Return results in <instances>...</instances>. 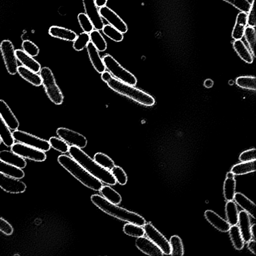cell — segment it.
I'll list each match as a JSON object with an SVG mask.
<instances>
[{"instance_id":"6da1fadb","label":"cell","mask_w":256,"mask_h":256,"mask_svg":"<svg viewBox=\"0 0 256 256\" xmlns=\"http://www.w3.org/2000/svg\"><path fill=\"white\" fill-rule=\"evenodd\" d=\"M101 78L114 91L138 103L146 106H152L155 103V100L152 96L132 85L116 79L108 71L103 72Z\"/></svg>"},{"instance_id":"7a4b0ae2","label":"cell","mask_w":256,"mask_h":256,"mask_svg":"<svg viewBox=\"0 0 256 256\" xmlns=\"http://www.w3.org/2000/svg\"><path fill=\"white\" fill-rule=\"evenodd\" d=\"M70 156L87 171L101 182L110 185H115L117 181L108 170L85 153L81 148L72 146L68 152Z\"/></svg>"},{"instance_id":"3957f363","label":"cell","mask_w":256,"mask_h":256,"mask_svg":"<svg viewBox=\"0 0 256 256\" xmlns=\"http://www.w3.org/2000/svg\"><path fill=\"white\" fill-rule=\"evenodd\" d=\"M91 200L96 206L106 214L118 219L141 227L146 223L145 219L137 213L112 204L99 195H92Z\"/></svg>"},{"instance_id":"277c9868","label":"cell","mask_w":256,"mask_h":256,"mask_svg":"<svg viewBox=\"0 0 256 256\" xmlns=\"http://www.w3.org/2000/svg\"><path fill=\"white\" fill-rule=\"evenodd\" d=\"M58 161L71 175L85 186L97 191L102 187L101 181L90 174L73 158L62 155L58 157Z\"/></svg>"},{"instance_id":"5b68a950","label":"cell","mask_w":256,"mask_h":256,"mask_svg":"<svg viewBox=\"0 0 256 256\" xmlns=\"http://www.w3.org/2000/svg\"><path fill=\"white\" fill-rule=\"evenodd\" d=\"M46 93L52 102L57 105H61L64 96L58 86L52 70L47 67L42 68L40 71Z\"/></svg>"},{"instance_id":"8992f818","label":"cell","mask_w":256,"mask_h":256,"mask_svg":"<svg viewBox=\"0 0 256 256\" xmlns=\"http://www.w3.org/2000/svg\"><path fill=\"white\" fill-rule=\"evenodd\" d=\"M103 60L106 69L116 79L128 84L135 86L137 83L136 77L124 68L111 55H105Z\"/></svg>"},{"instance_id":"52a82bcc","label":"cell","mask_w":256,"mask_h":256,"mask_svg":"<svg viewBox=\"0 0 256 256\" xmlns=\"http://www.w3.org/2000/svg\"><path fill=\"white\" fill-rule=\"evenodd\" d=\"M15 141L43 152L51 149L49 142L21 130H16L12 133Z\"/></svg>"},{"instance_id":"ba28073f","label":"cell","mask_w":256,"mask_h":256,"mask_svg":"<svg viewBox=\"0 0 256 256\" xmlns=\"http://www.w3.org/2000/svg\"><path fill=\"white\" fill-rule=\"evenodd\" d=\"M0 51L7 72L11 75H16L18 68V60L12 42L9 40H3L0 44Z\"/></svg>"},{"instance_id":"9c48e42d","label":"cell","mask_w":256,"mask_h":256,"mask_svg":"<svg viewBox=\"0 0 256 256\" xmlns=\"http://www.w3.org/2000/svg\"><path fill=\"white\" fill-rule=\"evenodd\" d=\"M11 151L23 158L41 162L45 161L47 155L45 152L21 143H15L11 147Z\"/></svg>"},{"instance_id":"30bf717a","label":"cell","mask_w":256,"mask_h":256,"mask_svg":"<svg viewBox=\"0 0 256 256\" xmlns=\"http://www.w3.org/2000/svg\"><path fill=\"white\" fill-rule=\"evenodd\" d=\"M145 234L166 255H171V248L170 242L151 223H146L144 226Z\"/></svg>"},{"instance_id":"8fae6325","label":"cell","mask_w":256,"mask_h":256,"mask_svg":"<svg viewBox=\"0 0 256 256\" xmlns=\"http://www.w3.org/2000/svg\"><path fill=\"white\" fill-rule=\"evenodd\" d=\"M56 133L61 139L72 146L82 149L86 147L87 145L88 141L86 137L67 128H59Z\"/></svg>"},{"instance_id":"7c38bea8","label":"cell","mask_w":256,"mask_h":256,"mask_svg":"<svg viewBox=\"0 0 256 256\" xmlns=\"http://www.w3.org/2000/svg\"><path fill=\"white\" fill-rule=\"evenodd\" d=\"M99 11L102 18L106 20L110 25L123 34L128 32V27L126 23L113 10L105 6L100 8Z\"/></svg>"},{"instance_id":"4fadbf2b","label":"cell","mask_w":256,"mask_h":256,"mask_svg":"<svg viewBox=\"0 0 256 256\" xmlns=\"http://www.w3.org/2000/svg\"><path fill=\"white\" fill-rule=\"evenodd\" d=\"M0 188L7 193L19 194L25 192L27 186L19 179L0 173Z\"/></svg>"},{"instance_id":"5bb4252c","label":"cell","mask_w":256,"mask_h":256,"mask_svg":"<svg viewBox=\"0 0 256 256\" xmlns=\"http://www.w3.org/2000/svg\"><path fill=\"white\" fill-rule=\"evenodd\" d=\"M83 3L85 12L94 28L99 31L102 30L104 23L95 0H83Z\"/></svg>"},{"instance_id":"9a60e30c","label":"cell","mask_w":256,"mask_h":256,"mask_svg":"<svg viewBox=\"0 0 256 256\" xmlns=\"http://www.w3.org/2000/svg\"><path fill=\"white\" fill-rule=\"evenodd\" d=\"M0 115L7 124L10 129L16 130L20 126L19 122L6 102L0 100Z\"/></svg>"},{"instance_id":"2e32d148","label":"cell","mask_w":256,"mask_h":256,"mask_svg":"<svg viewBox=\"0 0 256 256\" xmlns=\"http://www.w3.org/2000/svg\"><path fill=\"white\" fill-rule=\"evenodd\" d=\"M135 244L139 250L147 255L156 256L164 255L162 251L153 242L143 236L138 238Z\"/></svg>"},{"instance_id":"e0dca14e","label":"cell","mask_w":256,"mask_h":256,"mask_svg":"<svg viewBox=\"0 0 256 256\" xmlns=\"http://www.w3.org/2000/svg\"><path fill=\"white\" fill-rule=\"evenodd\" d=\"M206 220L216 229L222 232H227L231 227L228 221L223 219L216 213L208 210L204 214Z\"/></svg>"},{"instance_id":"ac0fdd59","label":"cell","mask_w":256,"mask_h":256,"mask_svg":"<svg viewBox=\"0 0 256 256\" xmlns=\"http://www.w3.org/2000/svg\"><path fill=\"white\" fill-rule=\"evenodd\" d=\"M238 223L239 229L245 242L247 243L252 238L250 215L245 211L239 213Z\"/></svg>"},{"instance_id":"d6986e66","label":"cell","mask_w":256,"mask_h":256,"mask_svg":"<svg viewBox=\"0 0 256 256\" xmlns=\"http://www.w3.org/2000/svg\"><path fill=\"white\" fill-rule=\"evenodd\" d=\"M15 53L17 60L23 66L37 73L40 71L41 69L40 64L33 57L21 49L16 50Z\"/></svg>"},{"instance_id":"ffe728a7","label":"cell","mask_w":256,"mask_h":256,"mask_svg":"<svg viewBox=\"0 0 256 256\" xmlns=\"http://www.w3.org/2000/svg\"><path fill=\"white\" fill-rule=\"evenodd\" d=\"M87 49L90 60L96 71L100 74L106 71L103 59L101 58L98 50L91 42L89 43Z\"/></svg>"},{"instance_id":"44dd1931","label":"cell","mask_w":256,"mask_h":256,"mask_svg":"<svg viewBox=\"0 0 256 256\" xmlns=\"http://www.w3.org/2000/svg\"><path fill=\"white\" fill-rule=\"evenodd\" d=\"M0 159L20 169H24L27 166V162L24 158L13 152L3 150L0 151Z\"/></svg>"},{"instance_id":"7402d4cb","label":"cell","mask_w":256,"mask_h":256,"mask_svg":"<svg viewBox=\"0 0 256 256\" xmlns=\"http://www.w3.org/2000/svg\"><path fill=\"white\" fill-rule=\"evenodd\" d=\"M234 200L250 216L255 219L256 206L253 201L242 193L239 192L236 193Z\"/></svg>"},{"instance_id":"603a6c76","label":"cell","mask_w":256,"mask_h":256,"mask_svg":"<svg viewBox=\"0 0 256 256\" xmlns=\"http://www.w3.org/2000/svg\"><path fill=\"white\" fill-rule=\"evenodd\" d=\"M49 34L53 37L67 41H74L77 37L74 31L57 26H51L49 28Z\"/></svg>"},{"instance_id":"cb8c5ba5","label":"cell","mask_w":256,"mask_h":256,"mask_svg":"<svg viewBox=\"0 0 256 256\" xmlns=\"http://www.w3.org/2000/svg\"><path fill=\"white\" fill-rule=\"evenodd\" d=\"M17 73L24 80L35 87H39L42 85L41 76L23 66H18Z\"/></svg>"},{"instance_id":"d4e9b609","label":"cell","mask_w":256,"mask_h":256,"mask_svg":"<svg viewBox=\"0 0 256 256\" xmlns=\"http://www.w3.org/2000/svg\"><path fill=\"white\" fill-rule=\"evenodd\" d=\"M247 13L240 12L237 15L232 36L235 40H241L247 26Z\"/></svg>"},{"instance_id":"484cf974","label":"cell","mask_w":256,"mask_h":256,"mask_svg":"<svg viewBox=\"0 0 256 256\" xmlns=\"http://www.w3.org/2000/svg\"><path fill=\"white\" fill-rule=\"evenodd\" d=\"M0 173L19 180L23 179L25 175L22 169L12 166L1 159H0Z\"/></svg>"},{"instance_id":"4316f807","label":"cell","mask_w":256,"mask_h":256,"mask_svg":"<svg viewBox=\"0 0 256 256\" xmlns=\"http://www.w3.org/2000/svg\"><path fill=\"white\" fill-rule=\"evenodd\" d=\"M235 175L231 172L227 173L224 183V196L227 201H233L236 194Z\"/></svg>"},{"instance_id":"83f0119b","label":"cell","mask_w":256,"mask_h":256,"mask_svg":"<svg viewBox=\"0 0 256 256\" xmlns=\"http://www.w3.org/2000/svg\"><path fill=\"white\" fill-rule=\"evenodd\" d=\"M0 138L7 147H11L15 143L13 133L7 124L0 115Z\"/></svg>"},{"instance_id":"f1b7e54d","label":"cell","mask_w":256,"mask_h":256,"mask_svg":"<svg viewBox=\"0 0 256 256\" xmlns=\"http://www.w3.org/2000/svg\"><path fill=\"white\" fill-rule=\"evenodd\" d=\"M255 171L256 160L237 164L231 169V172L235 175H242Z\"/></svg>"},{"instance_id":"f546056e","label":"cell","mask_w":256,"mask_h":256,"mask_svg":"<svg viewBox=\"0 0 256 256\" xmlns=\"http://www.w3.org/2000/svg\"><path fill=\"white\" fill-rule=\"evenodd\" d=\"M233 47L243 61L249 64L253 63V56L241 40H235L233 43Z\"/></svg>"},{"instance_id":"4dcf8cb0","label":"cell","mask_w":256,"mask_h":256,"mask_svg":"<svg viewBox=\"0 0 256 256\" xmlns=\"http://www.w3.org/2000/svg\"><path fill=\"white\" fill-rule=\"evenodd\" d=\"M227 221L231 226L238 224L239 213L236 203L233 201H227L225 206Z\"/></svg>"},{"instance_id":"1f68e13d","label":"cell","mask_w":256,"mask_h":256,"mask_svg":"<svg viewBox=\"0 0 256 256\" xmlns=\"http://www.w3.org/2000/svg\"><path fill=\"white\" fill-rule=\"evenodd\" d=\"M90 41L99 52H104L107 49V43L101 33L97 30H93L89 33Z\"/></svg>"},{"instance_id":"d6a6232c","label":"cell","mask_w":256,"mask_h":256,"mask_svg":"<svg viewBox=\"0 0 256 256\" xmlns=\"http://www.w3.org/2000/svg\"><path fill=\"white\" fill-rule=\"evenodd\" d=\"M229 232L234 248L237 250H242L244 246L245 242L239 227L237 225L231 226Z\"/></svg>"},{"instance_id":"836d02e7","label":"cell","mask_w":256,"mask_h":256,"mask_svg":"<svg viewBox=\"0 0 256 256\" xmlns=\"http://www.w3.org/2000/svg\"><path fill=\"white\" fill-rule=\"evenodd\" d=\"M99 191L104 198L112 204L118 205L122 202L121 195L109 186H102Z\"/></svg>"},{"instance_id":"e575fe53","label":"cell","mask_w":256,"mask_h":256,"mask_svg":"<svg viewBox=\"0 0 256 256\" xmlns=\"http://www.w3.org/2000/svg\"><path fill=\"white\" fill-rule=\"evenodd\" d=\"M170 244L171 248V255L172 256H183L184 254V247L181 239L177 235L171 237Z\"/></svg>"},{"instance_id":"d590c367","label":"cell","mask_w":256,"mask_h":256,"mask_svg":"<svg viewBox=\"0 0 256 256\" xmlns=\"http://www.w3.org/2000/svg\"><path fill=\"white\" fill-rule=\"evenodd\" d=\"M90 42L89 34L83 32L77 36L73 43V48L77 51H82L87 47Z\"/></svg>"},{"instance_id":"8d00e7d4","label":"cell","mask_w":256,"mask_h":256,"mask_svg":"<svg viewBox=\"0 0 256 256\" xmlns=\"http://www.w3.org/2000/svg\"><path fill=\"white\" fill-rule=\"evenodd\" d=\"M244 36L248 43L252 54L255 56L256 43L255 28L249 26H247L244 32Z\"/></svg>"},{"instance_id":"74e56055","label":"cell","mask_w":256,"mask_h":256,"mask_svg":"<svg viewBox=\"0 0 256 256\" xmlns=\"http://www.w3.org/2000/svg\"><path fill=\"white\" fill-rule=\"evenodd\" d=\"M102 31L105 35L116 42H120L124 39L123 34L110 24L104 25Z\"/></svg>"},{"instance_id":"f35d334b","label":"cell","mask_w":256,"mask_h":256,"mask_svg":"<svg viewBox=\"0 0 256 256\" xmlns=\"http://www.w3.org/2000/svg\"><path fill=\"white\" fill-rule=\"evenodd\" d=\"M123 231L128 236L137 238L143 237L145 234L144 228L132 223L125 225Z\"/></svg>"},{"instance_id":"ab89813d","label":"cell","mask_w":256,"mask_h":256,"mask_svg":"<svg viewBox=\"0 0 256 256\" xmlns=\"http://www.w3.org/2000/svg\"><path fill=\"white\" fill-rule=\"evenodd\" d=\"M236 84L239 87L252 90H255L256 87V79L254 77L242 76L236 80Z\"/></svg>"},{"instance_id":"60d3db41","label":"cell","mask_w":256,"mask_h":256,"mask_svg":"<svg viewBox=\"0 0 256 256\" xmlns=\"http://www.w3.org/2000/svg\"><path fill=\"white\" fill-rule=\"evenodd\" d=\"M94 160L100 166L108 170H111L115 163L109 156L102 153H97L94 156Z\"/></svg>"},{"instance_id":"b9f144b4","label":"cell","mask_w":256,"mask_h":256,"mask_svg":"<svg viewBox=\"0 0 256 256\" xmlns=\"http://www.w3.org/2000/svg\"><path fill=\"white\" fill-rule=\"evenodd\" d=\"M49 142L51 147L55 150L62 153H66L69 152L70 147L63 140L56 137H52L50 138Z\"/></svg>"},{"instance_id":"7bdbcfd3","label":"cell","mask_w":256,"mask_h":256,"mask_svg":"<svg viewBox=\"0 0 256 256\" xmlns=\"http://www.w3.org/2000/svg\"><path fill=\"white\" fill-rule=\"evenodd\" d=\"M78 20L84 32L89 34L94 30V26L86 14L80 13L78 16Z\"/></svg>"},{"instance_id":"ee69618b","label":"cell","mask_w":256,"mask_h":256,"mask_svg":"<svg viewBox=\"0 0 256 256\" xmlns=\"http://www.w3.org/2000/svg\"><path fill=\"white\" fill-rule=\"evenodd\" d=\"M111 172L119 184L125 185L127 184L128 181L127 175L121 167L115 166L111 170Z\"/></svg>"},{"instance_id":"f6af8a7d","label":"cell","mask_w":256,"mask_h":256,"mask_svg":"<svg viewBox=\"0 0 256 256\" xmlns=\"http://www.w3.org/2000/svg\"><path fill=\"white\" fill-rule=\"evenodd\" d=\"M224 1L232 5L242 12L248 13L251 8V3L248 0H223Z\"/></svg>"},{"instance_id":"bcb514c9","label":"cell","mask_w":256,"mask_h":256,"mask_svg":"<svg viewBox=\"0 0 256 256\" xmlns=\"http://www.w3.org/2000/svg\"><path fill=\"white\" fill-rule=\"evenodd\" d=\"M22 47L26 53L33 57L37 56L40 52L39 47L33 42L28 40L23 42Z\"/></svg>"},{"instance_id":"7dc6e473","label":"cell","mask_w":256,"mask_h":256,"mask_svg":"<svg viewBox=\"0 0 256 256\" xmlns=\"http://www.w3.org/2000/svg\"><path fill=\"white\" fill-rule=\"evenodd\" d=\"M247 25L254 28L256 27V0H253L250 10L247 13Z\"/></svg>"},{"instance_id":"c3c4849f","label":"cell","mask_w":256,"mask_h":256,"mask_svg":"<svg viewBox=\"0 0 256 256\" xmlns=\"http://www.w3.org/2000/svg\"><path fill=\"white\" fill-rule=\"evenodd\" d=\"M0 231L7 236H10L14 232V228L7 221L0 217Z\"/></svg>"},{"instance_id":"681fc988","label":"cell","mask_w":256,"mask_h":256,"mask_svg":"<svg viewBox=\"0 0 256 256\" xmlns=\"http://www.w3.org/2000/svg\"><path fill=\"white\" fill-rule=\"evenodd\" d=\"M256 152L255 149H251L242 153L239 156V160L242 162H249L256 160Z\"/></svg>"},{"instance_id":"f907efd6","label":"cell","mask_w":256,"mask_h":256,"mask_svg":"<svg viewBox=\"0 0 256 256\" xmlns=\"http://www.w3.org/2000/svg\"><path fill=\"white\" fill-rule=\"evenodd\" d=\"M247 246L248 249L254 255L256 254V240L251 239L248 242Z\"/></svg>"},{"instance_id":"816d5d0a","label":"cell","mask_w":256,"mask_h":256,"mask_svg":"<svg viewBox=\"0 0 256 256\" xmlns=\"http://www.w3.org/2000/svg\"><path fill=\"white\" fill-rule=\"evenodd\" d=\"M95 3L98 7L106 6L108 0H95Z\"/></svg>"},{"instance_id":"f5cc1de1","label":"cell","mask_w":256,"mask_h":256,"mask_svg":"<svg viewBox=\"0 0 256 256\" xmlns=\"http://www.w3.org/2000/svg\"><path fill=\"white\" fill-rule=\"evenodd\" d=\"M204 86L207 88H210L213 86L214 82L211 79H207L204 83Z\"/></svg>"},{"instance_id":"db71d44e","label":"cell","mask_w":256,"mask_h":256,"mask_svg":"<svg viewBox=\"0 0 256 256\" xmlns=\"http://www.w3.org/2000/svg\"><path fill=\"white\" fill-rule=\"evenodd\" d=\"M251 234L252 238L253 239H256V225L255 223L251 225Z\"/></svg>"},{"instance_id":"11a10c76","label":"cell","mask_w":256,"mask_h":256,"mask_svg":"<svg viewBox=\"0 0 256 256\" xmlns=\"http://www.w3.org/2000/svg\"><path fill=\"white\" fill-rule=\"evenodd\" d=\"M2 142L1 139V138H0V145L1 144Z\"/></svg>"}]
</instances>
